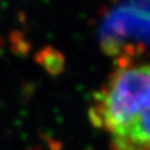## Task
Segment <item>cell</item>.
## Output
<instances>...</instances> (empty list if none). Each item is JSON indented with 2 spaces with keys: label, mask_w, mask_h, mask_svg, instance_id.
<instances>
[{
  "label": "cell",
  "mask_w": 150,
  "mask_h": 150,
  "mask_svg": "<svg viewBox=\"0 0 150 150\" xmlns=\"http://www.w3.org/2000/svg\"><path fill=\"white\" fill-rule=\"evenodd\" d=\"M136 39L146 48L150 46V1L123 2L107 15L100 29V39Z\"/></svg>",
  "instance_id": "6da1fadb"
},
{
  "label": "cell",
  "mask_w": 150,
  "mask_h": 150,
  "mask_svg": "<svg viewBox=\"0 0 150 150\" xmlns=\"http://www.w3.org/2000/svg\"><path fill=\"white\" fill-rule=\"evenodd\" d=\"M35 59L51 76H58L61 74L66 62L64 54L50 46H47L38 51Z\"/></svg>",
  "instance_id": "7a4b0ae2"
},
{
  "label": "cell",
  "mask_w": 150,
  "mask_h": 150,
  "mask_svg": "<svg viewBox=\"0 0 150 150\" xmlns=\"http://www.w3.org/2000/svg\"><path fill=\"white\" fill-rule=\"evenodd\" d=\"M11 41V48L12 51L17 54H21V56H26V54L30 51V43L25 40L23 33L19 31H15L11 33L10 36Z\"/></svg>",
  "instance_id": "3957f363"
}]
</instances>
